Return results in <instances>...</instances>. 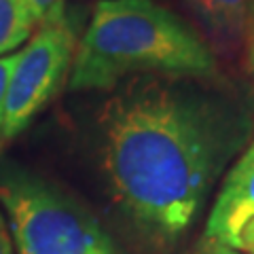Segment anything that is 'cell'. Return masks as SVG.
<instances>
[{
  "label": "cell",
  "instance_id": "12",
  "mask_svg": "<svg viewBox=\"0 0 254 254\" xmlns=\"http://www.w3.org/2000/svg\"><path fill=\"white\" fill-rule=\"evenodd\" d=\"M208 254H244V252H240V250H235V248H229V246H216L212 252H208Z\"/></svg>",
  "mask_w": 254,
  "mask_h": 254
},
{
  "label": "cell",
  "instance_id": "10",
  "mask_svg": "<svg viewBox=\"0 0 254 254\" xmlns=\"http://www.w3.org/2000/svg\"><path fill=\"white\" fill-rule=\"evenodd\" d=\"M235 250L254 254V218L246 222V227L242 229V233L235 242Z\"/></svg>",
  "mask_w": 254,
  "mask_h": 254
},
{
  "label": "cell",
  "instance_id": "1",
  "mask_svg": "<svg viewBox=\"0 0 254 254\" xmlns=\"http://www.w3.org/2000/svg\"><path fill=\"white\" fill-rule=\"evenodd\" d=\"M182 78L131 83L100 115L110 193L138 229L165 242L193 225L248 127L231 102Z\"/></svg>",
  "mask_w": 254,
  "mask_h": 254
},
{
  "label": "cell",
  "instance_id": "11",
  "mask_svg": "<svg viewBox=\"0 0 254 254\" xmlns=\"http://www.w3.org/2000/svg\"><path fill=\"white\" fill-rule=\"evenodd\" d=\"M0 254H15L13 248V240H11V231L6 225V216L0 210Z\"/></svg>",
  "mask_w": 254,
  "mask_h": 254
},
{
  "label": "cell",
  "instance_id": "9",
  "mask_svg": "<svg viewBox=\"0 0 254 254\" xmlns=\"http://www.w3.org/2000/svg\"><path fill=\"white\" fill-rule=\"evenodd\" d=\"M13 62H15V53H13V55H4V58H0V131H2L4 102H6V87H9V76H11Z\"/></svg>",
  "mask_w": 254,
  "mask_h": 254
},
{
  "label": "cell",
  "instance_id": "8",
  "mask_svg": "<svg viewBox=\"0 0 254 254\" xmlns=\"http://www.w3.org/2000/svg\"><path fill=\"white\" fill-rule=\"evenodd\" d=\"M36 26H55L66 21V0H21Z\"/></svg>",
  "mask_w": 254,
  "mask_h": 254
},
{
  "label": "cell",
  "instance_id": "3",
  "mask_svg": "<svg viewBox=\"0 0 254 254\" xmlns=\"http://www.w3.org/2000/svg\"><path fill=\"white\" fill-rule=\"evenodd\" d=\"M0 203L15 254H123L81 201L28 170H0Z\"/></svg>",
  "mask_w": 254,
  "mask_h": 254
},
{
  "label": "cell",
  "instance_id": "7",
  "mask_svg": "<svg viewBox=\"0 0 254 254\" xmlns=\"http://www.w3.org/2000/svg\"><path fill=\"white\" fill-rule=\"evenodd\" d=\"M36 21L21 0H0V58L30 41Z\"/></svg>",
  "mask_w": 254,
  "mask_h": 254
},
{
  "label": "cell",
  "instance_id": "5",
  "mask_svg": "<svg viewBox=\"0 0 254 254\" xmlns=\"http://www.w3.org/2000/svg\"><path fill=\"white\" fill-rule=\"evenodd\" d=\"M254 218V140L227 174L222 189L214 201L205 237L216 246L235 248L246 222Z\"/></svg>",
  "mask_w": 254,
  "mask_h": 254
},
{
  "label": "cell",
  "instance_id": "4",
  "mask_svg": "<svg viewBox=\"0 0 254 254\" xmlns=\"http://www.w3.org/2000/svg\"><path fill=\"white\" fill-rule=\"evenodd\" d=\"M74 53L76 38L68 19L55 26L38 28L30 43L15 53L0 131L4 138L21 133L53 100L72 70Z\"/></svg>",
  "mask_w": 254,
  "mask_h": 254
},
{
  "label": "cell",
  "instance_id": "13",
  "mask_svg": "<svg viewBox=\"0 0 254 254\" xmlns=\"http://www.w3.org/2000/svg\"><path fill=\"white\" fill-rule=\"evenodd\" d=\"M252 68H254V30H252Z\"/></svg>",
  "mask_w": 254,
  "mask_h": 254
},
{
  "label": "cell",
  "instance_id": "6",
  "mask_svg": "<svg viewBox=\"0 0 254 254\" xmlns=\"http://www.w3.org/2000/svg\"><path fill=\"white\" fill-rule=\"evenodd\" d=\"M214 55L240 58L252 43L254 0H185Z\"/></svg>",
  "mask_w": 254,
  "mask_h": 254
},
{
  "label": "cell",
  "instance_id": "2",
  "mask_svg": "<svg viewBox=\"0 0 254 254\" xmlns=\"http://www.w3.org/2000/svg\"><path fill=\"white\" fill-rule=\"evenodd\" d=\"M148 72L210 78L218 60L201 34L153 0H100L76 45L68 89H110Z\"/></svg>",
  "mask_w": 254,
  "mask_h": 254
}]
</instances>
